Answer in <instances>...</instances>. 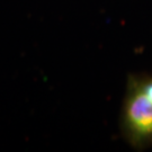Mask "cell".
Wrapping results in <instances>:
<instances>
[{"mask_svg": "<svg viewBox=\"0 0 152 152\" xmlns=\"http://www.w3.org/2000/svg\"><path fill=\"white\" fill-rule=\"evenodd\" d=\"M121 131L135 150L152 147V75H130L121 110Z\"/></svg>", "mask_w": 152, "mask_h": 152, "instance_id": "obj_1", "label": "cell"}]
</instances>
